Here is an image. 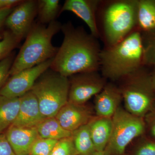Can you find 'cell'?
<instances>
[{
  "label": "cell",
  "mask_w": 155,
  "mask_h": 155,
  "mask_svg": "<svg viewBox=\"0 0 155 155\" xmlns=\"http://www.w3.org/2000/svg\"><path fill=\"white\" fill-rule=\"evenodd\" d=\"M84 105L68 102L55 117L64 129L73 132L88 124L94 117L91 110Z\"/></svg>",
  "instance_id": "12"
},
{
  "label": "cell",
  "mask_w": 155,
  "mask_h": 155,
  "mask_svg": "<svg viewBox=\"0 0 155 155\" xmlns=\"http://www.w3.org/2000/svg\"><path fill=\"white\" fill-rule=\"evenodd\" d=\"M69 77L68 102L77 105H84L99 93L107 83L98 71L78 73Z\"/></svg>",
  "instance_id": "8"
},
{
  "label": "cell",
  "mask_w": 155,
  "mask_h": 155,
  "mask_svg": "<svg viewBox=\"0 0 155 155\" xmlns=\"http://www.w3.org/2000/svg\"><path fill=\"white\" fill-rule=\"evenodd\" d=\"M61 30L64 40L50 69L67 78L98 71L101 50L97 38L83 27H75L70 22L62 25Z\"/></svg>",
  "instance_id": "1"
},
{
  "label": "cell",
  "mask_w": 155,
  "mask_h": 155,
  "mask_svg": "<svg viewBox=\"0 0 155 155\" xmlns=\"http://www.w3.org/2000/svg\"><path fill=\"white\" fill-rule=\"evenodd\" d=\"M19 42L11 31H4L3 33V38L0 41V61L10 55Z\"/></svg>",
  "instance_id": "23"
},
{
  "label": "cell",
  "mask_w": 155,
  "mask_h": 155,
  "mask_svg": "<svg viewBox=\"0 0 155 155\" xmlns=\"http://www.w3.org/2000/svg\"><path fill=\"white\" fill-rule=\"evenodd\" d=\"M137 0L107 2L102 13V25L106 46L122 40L137 29Z\"/></svg>",
  "instance_id": "4"
},
{
  "label": "cell",
  "mask_w": 155,
  "mask_h": 155,
  "mask_svg": "<svg viewBox=\"0 0 155 155\" xmlns=\"http://www.w3.org/2000/svg\"><path fill=\"white\" fill-rule=\"evenodd\" d=\"M95 155H110L106 151H104L99 152L97 153Z\"/></svg>",
  "instance_id": "32"
},
{
  "label": "cell",
  "mask_w": 155,
  "mask_h": 155,
  "mask_svg": "<svg viewBox=\"0 0 155 155\" xmlns=\"http://www.w3.org/2000/svg\"><path fill=\"white\" fill-rule=\"evenodd\" d=\"M3 38V34L0 33V41Z\"/></svg>",
  "instance_id": "33"
},
{
  "label": "cell",
  "mask_w": 155,
  "mask_h": 155,
  "mask_svg": "<svg viewBox=\"0 0 155 155\" xmlns=\"http://www.w3.org/2000/svg\"><path fill=\"white\" fill-rule=\"evenodd\" d=\"M90 133L97 152L104 151L112 134V118L94 117L88 123Z\"/></svg>",
  "instance_id": "16"
},
{
  "label": "cell",
  "mask_w": 155,
  "mask_h": 155,
  "mask_svg": "<svg viewBox=\"0 0 155 155\" xmlns=\"http://www.w3.org/2000/svg\"><path fill=\"white\" fill-rule=\"evenodd\" d=\"M50 155H78L72 136L58 140Z\"/></svg>",
  "instance_id": "25"
},
{
  "label": "cell",
  "mask_w": 155,
  "mask_h": 155,
  "mask_svg": "<svg viewBox=\"0 0 155 155\" xmlns=\"http://www.w3.org/2000/svg\"><path fill=\"white\" fill-rule=\"evenodd\" d=\"M16 155H29L35 142L39 138L36 127L11 125L5 134Z\"/></svg>",
  "instance_id": "15"
},
{
  "label": "cell",
  "mask_w": 155,
  "mask_h": 155,
  "mask_svg": "<svg viewBox=\"0 0 155 155\" xmlns=\"http://www.w3.org/2000/svg\"><path fill=\"white\" fill-rule=\"evenodd\" d=\"M37 15V1H22L14 8L7 17L5 25L19 42L25 38Z\"/></svg>",
  "instance_id": "10"
},
{
  "label": "cell",
  "mask_w": 155,
  "mask_h": 155,
  "mask_svg": "<svg viewBox=\"0 0 155 155\" xmlns=\"http://www.w3.org/2000/svg\"><path fill=\"white\" fill-rule=\"evenodd\" d=\"M72 137L78 155H95L97 153L92 140L88 124L72 132Z\"/></svg>",
  "instance_id": "20"
},
{
  "label": "cell",
  "mask_w": 155,
  "mask_h": 155,
  "mask_svg": "<svg viewBox=\"0 0 155 155\" xmlns=\"http://www.w3.org/2000/svg\"><path fill=\"white\" fill-rule=\"evenodd\" d=\"M141 34L144 50L143 66L155 67V30Z\"/></svg>",
  "instance_id": "22"
},
{
  "label": "cell",
  "mask_w": 155,
  "mask_h": 155,
  "mask_svg": "<svg viewBox=\"0 0 155 155\" xmlns=\"http://www.w3.org/2000/svg\"><path fill=\"white\" fill-rule=\"evenodd\" d=\"M112 119V134L105 151L110 155H123L131 141L146 132L144 119L134 116L121 107Z\"/></svg>",
  "instance_id": "7"
},
{
  "label": "cell",
  "mask_w": 155,
  "mask_h": 155,
  "mask_svg": "<svg viewBox=\"0 0 155 155\" xmlns=\"http://www.w3.org/2000/svg\"><path fill=\"white\" fill-rule=\"evenodd\" d=\"M20 103V97L0 95V133L14 123L19 113Z\"/></svg>",
  "instance_id": "18"
},
{
  "label": "cell",
  "mask_w": 155,
  "mask_h": 155,
  "mask_svg": "<svg viewBox=\"0 0 155 155\" xmlns=\"http://www.w3.org/2000/svg\"><path fill=\"white\" fill-rule=\"evenodd\" d=\"M101 1L98 0H66L61 7L60 14L64 11H70L86 23L93 36H100L97 22V12Z\"/></svg>",
  "instance_id": "11"
},
{
  "label": "cell",
  "mask_w": 155,
  "mask_h": 155,
  "mask_svg": "<svg viewBox=\"0 0 155 155\" xmlns=\"http://www.w3.org/2000/svg\"><path fill=\"white\" fill-rule=\"evenodd\" d=\"M13 9V8H6L0 9V29L5 25L6 19Z\"/></svg>",
  "instance_id": "30"
},
{
  "label": "cell",
  "mask_w": 155,
  "mask_h": 155,
  "mask_svg": "<svg viewBox=\"0 0 155 155\" xmlns=\"http://www.w3.org/2000/svg\"><path fill=\"white\" fill-rule=\"evenodd\" d=\"M146 129L150 138L155 140V106L144 116Z\"/></svg>",
  "instance_id": "28"
},
{
  "label": "cell",
  "mask_w": 155,
  "mask_h": 155,
  "mask_svg": "<svg viewBox=\"0 0 155 155\" xmlns=\"http://www.w3.org/2000/svg\"><path fill=\"white\" fill-rule=\"evenodd\" d=\"M19 113L12 125L22 127H36L45 119L43 116L38 101L31 91L20 97Z\"/></svg>",
  "instance_id": "13"
},
{
  "label": "cell",
  "mask_w": 155,
  "mask_h": 155,
  "mask_svg": "<svg viewBox=\"0 0 155 155\" xmlns=\"http://www.w3.org/2000/svg\"><path fill=\"white\" fill-rule=\"evenodd\" d=\"M61 26L62 24L56 20L48 25L34 23L14 59L9 75L12 76L54 58L58 48L53 45L52 40L61 30Z\"/></svg>",
  "instance_id": "3"
},
{
  "label": "cell",
  "mask_w": 155,
  "mask_h": 155,
  "mask_svg": "<svg viewBox=\"0 0 155 155\" xmlns=\"http://www.w3.org/2000/svg\"><path fill=\"white\" fill-rule=\"evenodd\" d=\"M143 55L141 33L136 29L116 44L101 50V75L106 79L122 80L144 67Z\"/></svg>",
  "instance_id": "2"
},
{
  "label": "cell",
  "mask_w": 155,
  "mask_h": 155,
  "mask_svg": "<svg viewBox=\"0 0 155 155\" xmlns=\"http://www.w3.org/2000/svg\"><path fill=\"white\" fill-rule=\"evenodd\" d=\"M151 80L152 84L153 89L155 93V67H149Z\"/></svg>",
  "instance_id": "31"
},
{
  "label": "cell",
  "mask_w": 155,
  "mask_h": 155,
  "mask_svg": "<svg viewBox=\"0 0 155 155\" xmlns=\"http://www.w3.org/2000/svg\"><path fill=\"white\" fill-rule=\"evenodd\" d=\"M41 138L59 140L72 136V132L65 130L55 117L46 118L36 127Z\"/></svg>",
  "instance_id": "19"
},
{
  "label": "cell",
  "mask_w": 155,
  "mask_h": 155,
  "mask_svg": "<svg viewBox=\"0 0 155 155\" xmlns=\"http://www.w3.org/2000/svg\"><path fill=\"white\" fill-rule=\"evenodd\" d=\"M137 29L141 33L155 30V0H137Z\"/></svg>",
  "instance_id": "17"
},
{
  "label": "cell",
  "mask_w": 155,
  "mask_h": 155,
  "mask_svg": "<svg viewBox=\"0 0 155 155\" xmlns=\"http://www.w3.org/2000/svg\"><path fill=\"white\" fill-rule=\"evenodd\" d=\"M122 100L120 89L113 84L107 83L95 96V111L98 117L112 118Z\"/></svg>",
  "instance_id": "14"
},
{
  "label": "cell",
  "mask_w": 155,
  "mask_h": 155,
  "mask_svg": "<svg viewBox=\"0 0 155 155\" xmlns=\"http://www.w3.org/2000/svg\"><path fill=\"white\" fill-rule=\"evenodd\" d=\"M120 87L126 111L143 118L155 106L149 67H143L122 79Z\"/></svg>",
  "instance_id": "5"
},
{
  "label": "cell",
  "mask_w": 155,
  "mask_h": 155,
  "mask_svg": "<svg viewBox=\"0 0 155 155\" xmlns=\"http://www.w3.org/2000/svg\"><path fill=\"white\" fill-rule=\"evenodd\" d=\"M69 78L48 69L39 78L31 91L36 97L43 116L55 117L68 102Z\"/></svg>",
  "instance_id": "6"
},
{
  "label": "cell",
  "mask_w": 155,
  "mask_h": 155,
  "mask_svg": "<svg viewBox=\"0 0 155 155\" xmlns=\"http://www.w3.org/2000/svg\"><path fill=\"white\" fill-rule=\"evenodd\" d=\"M61 7L59 0H39L37 1L38 22L44 25L56 21L60 15Z\"/></svg>",
  "instance_id": "21"
},
{
  "label": "cell",
  "mask_w": 155,
  "mask_h": 155,
  "mask_svg": "<svg viewBox=\"0 0 155 155\" xmlns=\"http://www.w3.org/2000/svg\"></svg>",
  "instance_id": "34"
},
{
  "label": "cell",
  "mask_w": 155,
  "mask_h": 155,
  "mask_svg": "<svg viewBox=\"0 0 155 155\" xmlns=\"http://www.w3.org/2000/svg\"><path fill=\"white\" fill-rule=\"evenodd\" d=\"M0 155H16L5 134L0 133Z\"/></svg>",
  "instance_id": "29"
},
{
  "label": "cell",
  "mask_w": 155,
  "mask_h": 155,
  "mask_svg": "<svg viewBox=\"0 0 155 155\" xmlns=\"http://www.w3.org/2000/svg\"><path fill=\"white\" fill-rule=\"evenodd\" d=\"M58 141L40 137L33 143L29 155H50Z\"/></svg>",
  "instance_id": "24"
},
{
  "label": "cell",
  "mask_w": 155,
  "mask_h": 155,
  "mask_svg": "<svg viewBox=\"0 0 155 155\" xmlns=\"http://www.w3.org/2000/svg\"><path fill=\"white\" fill-rule=\"evenodd\" d=\"M136 150L134 155H155V140L144 138Z\"/></svg>",
  "instance_id": "27"
},
{
  "label": "cell",
  "mask_w": 155,
  "mask_h": 155,
  "mask_svg": "<svg viewBox=\"0 0 155 155\" xmlns=\"http://www.w3.org/2000/svg\"><path fill=\"white\" fill-rule=\"evenodd\" d=\"M53 59L54 58L12 75L0 90V95L19 98L31 91L39 78L49 69Z\"/></svg>",
  "instance_id": "9"
},
{
  "label": "cell",
  "mask_w": 155,
  "mask_h": 155,
  "mask_svg": "<svg viewBox=\"0 0 155 155\" xmlns=\"http://www.w3.org/2000/svg\"><path fill=\"white\" fill-rule=\"evenodd\" d=\"M14 60V58L10 55L0 61V90L10 75L9 72Z\"/></svg>",
  "instance_id": "26"
}]
</instances>
